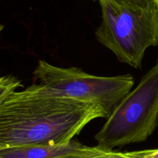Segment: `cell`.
Returning a JSON list of instances; mask_svg holds the SVG:
<instances>
[{
    "mask_svg": "<svg viewBox=\"0 0 158 158\" xmlns=\"http://www.w3.org/2000/svg\"><path fill=\"white\" fill-rule=\"evenodd\" d=\"M99 118L107 119L100 105L32 84L12 91L0 102V149L68 143Z\"/></svg>",
    "mask_w": 158,
    "mask_h": 158,
    "instance_id": "6da1fadb",
    "label": "cell"
},
{
    "mask_svg": "<svg viewBox=\"0 0 158 158\" xmlns=\"http://www.w3.org/2000/svg\"><path fill=\"white\" fill-rule=\"evenodd\" d=\"M102 21L97 40L119 60L140 68L147 50L158 46V9L154 0L99 2Z\"/></svg>",
    "mask_w": 158,
    "mask_h": 158,
    "instance_id": "7a4b0ae2",
    "label": "cell"
},
{
    "mask_svg": "<svg viewBox=\"0 0 158 158\" xmlns=\"http://www.w3.org/2000/svg\"><path fill=\"white\" fill-rule=\"evenodd\" d=\"M158 125V60L117 105L100 131L97 145L108 150L146 140Z\"/></svg>",
    "mask_w": 158,
    "mask_h": 158,
    "instance_id": "3957f363",
    "label": "cell"
},
{
    "mask_svg": "<svg viewBox=\"0 0 158 158\" xmlns=\"http://www.w3.org/2000/svg\"><path fill=\"white\" fill-rule=\"evenodd\" d=\"M33 75L39 84L63 95L100 105L107 119L134 85V77L129 74L96 76L79 68L57 67L43 60L38 62Z\"/></svg>",
    "mask_w": 158,
    "mask_h": 158,
    "instance_id": "277c9868",
    "label": "cell"
},
{
    "mask_svg": "<svg viewBox=\"0 0 158 158\" xmlns=\"http://www.w3.org/2000/svg\"><path fill=\"white\" fill-rule=\"evenodd\" d=\"M77 140L61 145H29L0 149V158H60L86 149Z\"/></svg>",
    "mask_w": 158,
    "mask_h": 158,
    "instance_id": "5b68a950",
    "label": "cell"
},
{
    "mask_svg": "<svg viewBox=\"0 0 158 158\" xmlns=\"http://www.w3.org/2000/svg\"><path fill=\"white\" fill-rule=\"evenodd\" d=\"M60 158H130L126 152H117L108 150L100 146L89 147L78 152Z\"/></svg>",
    "mask_w": 158,
    "mask_h": 158,
    "instance_id": "8992f818",
    "label": "cell"
},
{
    "mask_svg": "<svg viewBox=\"0 0 158 158\" xmlns=\"http://www.w3.org/2000/svg\"><path fill=\"white\" fill-rule=\"evenodd\" d=\"M21 81L12 75L0 76V102L12 91L21 88Z\"/></svg>",
    "mask_w": 158,
    "mask_h": 158,
    "instance_id": "52a82bcc",
    "label": "cell"
},
{
    "mask_svg": "<svg viewBox=\"0 0 158 158\" xmlns=\"http://www.w3.org/2000/svg\"><path fill=\"white\" fill-rule=\"evenodd\" d=\"M99 2H106V1H116V0H97Z\"/></svg>",
    "mask_w": 158,
    "mask_h": 158,
    "instance_id": "ba28073f",
    "label": "cell"
},
{
    "mask_svg": "<svg viewBox=\"0 0 158 158\" xmlns=\"http://www.w3.org/2000/svg\"><path fill=\"white\" fill-rule=\"evenodd\" d=\"M154 2H155L156 6H157V9H158V0H154Z\"/></svg>",
    "mask_w": 158,
    "mask_h": 158,
    "instance_id": "9c48e42d",
    "label": "cell"
},
{
    "mask_svg": "<svg viewBox=\"0 0 158 158\" xmlns=\"http://www.w3.org/2000/svg\"><path fill=\"white\" fill-rule=\"evenodd\" d=\"M3 29V26H2V25H0V32H1L2 30Z\"/></svg>",
    "mask_w": 158,
    "mask_h": 158,
    "instance_id": "30bf717a",
    "label": "cell"
}]
</instances>
